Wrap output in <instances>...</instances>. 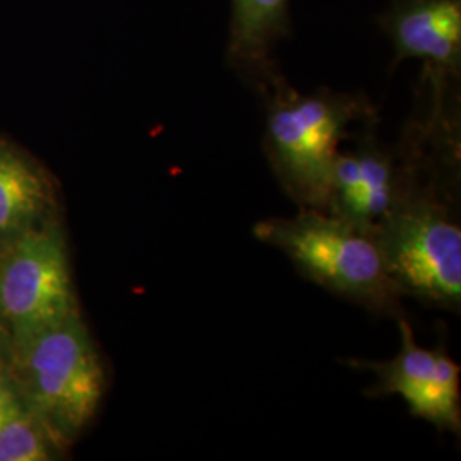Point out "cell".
<instances>
[{"label":"cell","instance_id":"obj_1","mask_svg":"<svg viewBox=\"0 0 461 461\" xmlns=\"http://www.w3.org/2000/svg\"><path fill=\"white\" fill-rule=\"evenodd\" d=\"M419 149L409 182L376 228L381 253L402 296L460 313L461 228L455 195L429 176Z\"/></svg>","mask_w":461,"mask_h":461},{"label":"cell","instance_id":"obj_2","mask_svg":"<svg viewBox=\"0 0 461 461\" xmlns=\"http://www.w3.org/2000/svg\"><path fill=\"white\" fill-rule=\"evenodd\" d=\"M253 236L277 248L303 279L331 294L379 316H405L403 296L386 267L375 230L325 211L299 209L293 217L257 222Z\"/></svg>","mask_w":461,"mask_h":461},{"label":"cell","instance_id":"obj_3","mask_svg":"<svg viewBox=\"0 0 461 461\" xmlns=\"http://www.w3.org/2000/svg\"><path fill=\"white\" fill-rule=\"evenodd\" d=\"M267 99L265 158L280 188L299 209L327 211L340 142L354 123H373V104L363 95L330 89L299 95L285 83Z\"/></svg>","mask_w":461,"mask_h":461},{"label":"cell","instance_id":"obj_4","mask_svg":"<svg viewBox=\"0 0 461 461\" xmlns=\"http://www.w3.org/2000/svg\"><path fill=\"white\" fill-rule=\"evenodd\" d=\"M17 348L30 409L64 441L79 434L98 412L106 388L79 312Z\"/></svg>","mask_w":461,"mask_h":461},{"label":"cell","instance_id":"obj_5","mask_svg":"<svg viewBox=\"0 0 461 461\" xmlns=\"http://www.w3.org/2000/svg\"><path fill=\"white\" fill-rule=\"evenodd\" d=\"M77 313L64 240L24 230L0 262V314L17 347Z\"/></svg>","mask_w":461,"mask_h":461},{"label":"cell","instance_id":"obj_6","mask_svg":"<svg viewBox=\"0 0 461 461\" xmlns=\"http://www.w3.org/2000/svg\"><path fill=\"white\" fill-rule=\"evenodd\" d=\"M396 321L402 346L393 359H347L344 364L376 375L366 395H398L405 400L413 417L432 424L439 432L460 436V366L449 356L445 342L432 350L419 346L407 316Z\"/></svg>","mask_w":461,"mask_h":461},{"label":"cell","instance_id":"obj_7","mask_svg":"<svg viewBox=\"0 0 461 461\" xmlns=\"http://www.w3.org/2000/svg\"><path fill=\"white\" fill-rule=\"evenodd\" d=\"M411 171L412 152L400 156L366 135L356 148L339 152L325 212L375 230L400 197Z\"/></svg>","mask_w":461,"mask_h":461},{"label":"cell","instance_id":"obj_8","mask_svg":"<svg viewBox=\"0 0 461 461\" xmlns=\"http://www.w3.org/2000/svg\"><path fill=\"white\" fill-rule=\"evenodd\" d=\"M396 62L424 60L439 76L455 74L461 60V0H400L383 16Z\"/></svg>","mask_w":461,"mask_h":461},{"label":"cell","instance_id":"obj_9","mask_svg":"<svg viewBox=\"0 0 461 461\" xmlns=\"http://www.w3.org/2000/svg\"><path fill=\"white\" fill-rule=\"evenodd\" d=\"M228 60L268 96L285 83L272 64V50L289 34V0H232Z\"/></svg>","mask_w":461,"mask_h":461},{"label":"cell","instance_id":"obj_10","mask_svg":"<svg viewBox=\"0 0 461 461\" xmlns=\"http://www.w3.org/2000/svg\"><path fill=\"white\" fill-rule=\"evenodd\" d=\"M47 202V183L28 158L0 140V236L28 230Z\"/></svg>","mask_w":461,"mask_h":461},{"label":"cell","instance_id":"obj_11","mask_svg":"<svg viewBox=\"0 0 461 461\" xmlns=\"http://www.w3.org/2000/svg\"><path fill=\"white\" fill-rule=\"evenodd\" d=\"M59 436L32 409H21L0 428V461H47Z\"/></svg>","mask_w":461,"mask_h":461},{"label":"cell","instance_id":"obj_12","mask_svg":"<svg viewBox=\"0 0 461 461\" xmlns=\"http://www.w3.org/2000/svg\"><path fill=\"white\" fill-rule=\"evenodd\" d=\"M23 409L13 386L0 376V428Z\"/></svg>","mask_w":461,"mask_h":461},{"label":"cell","instance_id":"obj_13","mask_svg":"<svg viewBox=\"0 0 461 461\" xmlns=\"http://www.w3.org/2000/svg\"><path fill=\"white\" fill-rule=\"evenodd\" d=\"M0 369H2V354H0Z\"/></svg>","mask_w":461,"mask_h":461}]
</instances>
